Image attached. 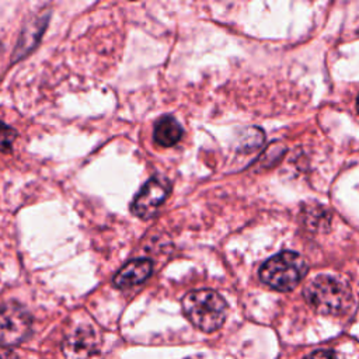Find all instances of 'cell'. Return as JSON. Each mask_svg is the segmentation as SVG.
I'll use <instances>...</instances> for the list:
<instances>
[{
  "mask_svg": "<svg viewBox=\"0 0 359 359\" xmlns=\"http://www.w3.org/2000/svg\"><path fill=\"white\" fill-rule=\"evenodd\" d=\"M182 310L185 317L205 332L220 328L227 316L224 299L210 289H199L187 293L182 299Z\"/></svg>",
  "mask_w": 359,
  "mask_h": 359,
  "instance_id": "7a4b0ae2",
  "label": "cell"
},
{
  "mask_svg": "<svg viewBox=\"0 0 359 359\" xmlns=\"http://www.w3.org/2000/svg\"><path fill=\"white\" fill-rule=\"evenodd\" d=\"M306 259L293 251H282L266 259L259 268V279L266 286L289 292L294 289L307 273Z\"/></svg>",
  "mask_w": 359,
  "mask_h": 359,
  "instance_id": "3957f363",
  "label": "cell"
},
{
  "mask_svg": "<svg viewBox=\"0 0 359 359\" xmlns=\"http://www.w3.org/2000/svg\"><path fill=\"white\" fill-rule=\"evenodd\" d=\"M306 302L320 314L338 316L345 313L352 303V293L344 280L320 275L304 287Z\"/></svg>",
  "mask_w": 359,
  "mask_h": 359,
  "instance_id": "6da1fadb",
  "label": "cell"
},
{
  "mask_svg": "<svg viewBox=\"0 0 359 359\" xmlns=\"http://www.w3.org/2000/svg\"><path fill=\"white\" fill-rule=\"evenodd\" d=\"M151 269L153 264L150 259H133L114 276V285L119 289L139 285L150 276Z\"/></svg>",
  "mask_w": 359,
  "mask_h": 359,
  "instance_id": "52a82bcc",
  "label": "cell"
},
{
  "mask_svg": "<svg viewBox=\"0 0 359 359\" xmlns=\"http://www.w3.org/2000/svg\"><path fill=\"white\" fill-rule=\"evenodd\" d=\"M31 316L20 304H0V345L13 346L22 342L31 331Z\"/></svg>",
  "mask_w": 359,
  "mask_h": 359,
  "instance_id": "277c9868",
  "label": "cell"
},
{
  "mask_svg": "<svg viewBox=\"0 0 359 359\" xmlns=\"http://www.w3.org/2000/svg\"><path fill=\"white\" fill-rule=\"evenodd\" d=\"M63 349L70 359H87L97 351L95 332L88 325H80L72 330L65 338Z\"/></svg>",
  "mask_w": 359,
  "mask_h": 359,
  "instance_id": "8992f818",
  "label": "cell"
},
{
  "mask_svg": "<svg viewBox=\"0 0 359 359\" xmlns=\"http://www.w3.org/2000/svg\"><path fill=\"white\" fill-rule=\"evenodd\" d=\"M0 359H20L18 355L10 349H0Z\"/></svg>",
  "mask_w": 359,
  "mask_h": 359,
  "instance_id": "7c38bea8",
  "label": "cell"
},
{
  "mask_svg": "<svg viewBox=\"0 0 359 359\" xmlns=\"http://www.w3.org/2000/svg\"><path fill=\"white\" fill-rule=\"evenodd\" d=\"M15 137L17 132L0 121V151H10Z\"/></svg>",
  "mask_w": 359,
  "mask_h": 359,
  "instance_id": "30bf717a",
  "label": "cell"
},
{
  "mask_svg": "<svg viewBox=\"0 0 359 359\" xmlns=\"http://www.w3.org/2000/svg\"><path fill=\"white\" fill-rule=\"evenodd\" d=\"M182 137V128L172 116H163L154 126V142L158 146L170 147Z\"/></svg>",
  "mask_w": 359,
  "mask_h": 359,
  "instance_id": "ba28073f",
  "label": "cell"
},
{
  "mask_svg": "<svg viewBox=\"0 0 359 359\" xmlns=\"http://www.w3.org/2000/svg\"><path fill=\"white\" fill-rule=\"evenodd\" d=\"M304 223L311 231H327L331 223V215L321 206H310L304 210Z\"/></svg>",
  "mask_w": 359,
  "mask_h": 359,
  "instance_id": "9c48e42d",
  "label": "cell"
},
{
  "mask_svg": "<svg viewBox=\"0 0 359 359\" xmlns=\"http://www.w3.org/2000/svg\"><path fill=\"white\" fill-rule=\"evenodd\" d=\"M304 359H339V356L330 349H318L309 353Z\"/></svg>",
  "mask_w": 359,
  "mask_h": 359,
  "instance_id": "8fae6325",
  "label": "cell"
},
{
  "mask_svg": "<svg viewBox=\"0 0 359 359\" xmlns=\"http://www.w3.org/2000/svg\"><path fill=\"white\" fill-rule=\"evenodd\" d=\"M358 111H359V97H358Z\"/></svg>",
  "mask_w": 359,
  "mask_h": 359,
  "instance_id": "4fadbf2b",
  "label": "cell"
},
{
  "mask_svg": "<svg viewBox=\"0 0 359 359\" xmlns=\"http://www.w3.org/2000/svg\"><path fill=\"white\" fill-rule=\"evenodd\" d=\"M170 192V185L164 180L151 178L137 192L132 202V213L140 219H150Z\"/></svg>",
  "mask_w": 359,
  "mask_h": 359,
  "instance_id": "5b68a950",
  "label": "cell"
}]
</instances>
